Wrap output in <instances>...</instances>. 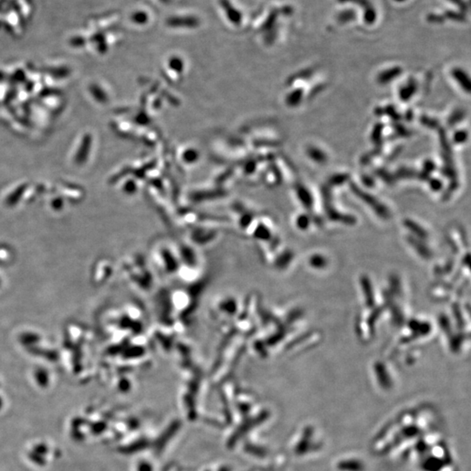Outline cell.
I'll list each match as a JSON object with an SVG mask.
<instances>
[{"label": "cell", "instance_id": "obj_1", "mask_svg": "<svg viewBox=\"0 0 471 471\" xmlns=\"http://www.w3.org/2000/svg\"><path fill=\"white\" fill-rule=\"evenodd\" d=\"M336 470L339 471H365L366 464L359 457L345 456L338 460Z\"/></svg>", "mask_w": 471, "mask_h": 471}]
</instances>
